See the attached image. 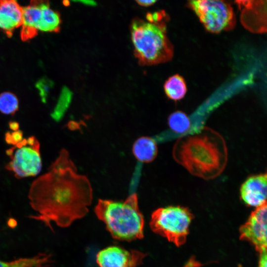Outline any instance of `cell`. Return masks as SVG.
I'll return each instance as SVG.
<instances>
[{
	"instance_id": "10",
	"label": "cell",
	"mask_w": 267,
	"mask_h": 267,
	"mask_svg": "<svg viewBox=\"0 0 267 267\" xmlns=\"http://www.w3.org/2000/svg\"><path fill=\"white\" fill-rule=\"evenodd\" d=\"M266 1H237L241 10V21L243 26L251 32L258 33L267 31Z\"/></svg>"
},
{
	"instance_id": "15",
	"label": "cell",
	"mask_w": 267,
	"mask_h": 267,
	"mask_svg": "<svg viewBox=\"0 0 267 267\" xmlns=\"http://www.w3.org/2000/svg\"><path fill=\"white\" fill-rule=\"evenodd\" d=\"M42 14L37 26L38 31L58 32L61 20L59 13L49 7L47 1H41Z\"/></svg>"
},
{
	"instance_id": "22",
	"label": "cell",
	"mask_w": 267,
	"mask_h": 267,
	"mask_svg": "<svg viewBox=\"0 0 267 267\" xmlns=\"http://www.w3.org/2000/svg\"><path fill=\"white\" fill-rule=\"evenodd\" d=\"M4 138L7 144L14 146L23 140V132L19 130L12 132H7Z\"/></svg>"
},
{
	"instance_id": "16",
	"label": "cell",
	"mask_w": 267,
	"mask_h": 267,
	"mask_svg": "<svg viewBox=\"0 0 267 267\" xmlns=\"http://www.w3.org/2000/svg\"><path fill=\"white\" fill-rule=\"evenodd\" d=\"M52 263L50 254L42 253L32 258H19L10 262L0 260V267H49Z\"/></svg>"
},
{
	"instance_id": "18",
	"label": "cell",
	"mask_w": 267,
	"mask_h": 267,
	"mask_svg": "<svg viewBox=\"0 0 267 267\" xmlns=\"http://www.w3.org/2000/svg\"><path fill=\"white\" fill-rule=\"evenodd\" d=\"M72 96V92L67 87H64L57 103L51 114V117L54 121L58 122L62 118L71 103Z\"/></svg>"
},
{
	"instance_id": "7",
	"label": "cell",
	"mask_w": 267,
	"mask_h": 267,
	"mask_svg": "<svg viewBox=\"0 0 267 267\" xmlns=\"http://www.w3.org/2000/svg\"><path fill=\"white\" fill-rule=\"evenodd\" d=\"M206 29L218 33L232 29L236 22L233 8L226 1L191 0L188 3Z\"/></svg>"
},
{
	"instance_id": "19",
	"label": "cell",
	"mask_w": 267,
	"mask_h": 267,
	"mask_svg": "<svg viewBox=\"0 0 267 267\" xmlns=\"http://www.w3.org/2000/svg\"><path fill=\"white\" fill-rule=\"evenodd\" d=\"M170 128L177 133H183L189 129L190 122L187 115L181 111L172 113L168 117Z\"/></svg>"
},
{
	"instance_id": "5",
	"label": "cell",
	"mask_w": 267,
	"mask_h": 267,
	"mask_svg": "<svg viewBox=\"0 0 267 267\" xmlns=\"http://www.w3.org/2000/svg\"><path fill=\"white\" fill-rule=\"evenodd\" d=\"M192 218V214L187 208L170 206L154 211L150 226L154 232L179 246L186 241Z\"/></svg>"
},
{
	"instance_id": "1",
	"label": "cell",
	"mask_w": 267,
	"mask_h": 267,
	"mask_svg": "<svg viewBox=\"0 0 267 267\" xmlns=\"http://www.w3.org/2000/svg\"><path fill=\"white\" fill-rule=\"evenodd\" d=\"M28 198L38 213L30 218L52 230V222L66 227L87 214L92 188L88 178L78 173L68 151L62 149L48 172L33 182Z\"/></svg>"
},
{
	"instance_id": "11",
	"label": "cell",
	"mask_w": 267,
	"mask_h": 267,
	"mask_svg": "<svg viewBox=\"0 0 267 267\" xmlns=\"http://www.w3.org/2000/svg\"><path fill=\"white\" fill-rule=\"evenodd\" d=\"M267 174L252 175L241 184L240 197L247 206L257 208L267 203Z\"/></svg>"
},
{
	"instance_id": "17",
	"label": "cell",
	"mask_w": 267,
	"mask_h": 267,
	"mask_svg": "<svg viewBox=\"0 0 267 267\" xmlns=\"http://www.w3.org/2000/svg\"><path fill=\"white\" fill-rule=\"evenodd\" d=\"M164 89L168 97L175 101L182 99L187 91L184 79L178 74L170 77L165 82Z\"/></svg>"
},
{
	"instance_id": "6",
	"label": "cell",
	"mask_w": 267,
	"mask_h": 267,
	"mask_svg": "<svg viewBox=\"0 0 267 267\" xmlns=\"http://www.w3.org/2000/svg\"><path fill=\"white\" fill-rule=\"evenodd\" d=\"M40 144L38 139L31 136L6 150L10 161L6 170L12 172L17 178L33 177L39 174L42 167Z\"/></svg>"
},
{
	"instance_id": "20",
	"label": "cell",
	"mask_w": 267,
	"mask_h": 267,
	"mask_svg": "<svg viewBox=\"0 0 267 267\" xmlns=\"http://www.w3.org/2000/svg\"><path fill=\"white\" fill-rule=\"evenodd\" d=\"M19 101L16 96L10 92L0 94V112L6 115H13L18 110Z\"/></svg>"
},
{
	"instance_id": "25",
	"label": "cell",
	"mask_w": 267,
	"mask_h": 267,
	"mask_svg": "<svg viewBox=\"0 0 267 267\" xmlns=\"http://www.w3.org/2000/svg\"><path fill=\"white\" fill-rule=\"evenodd\" d=\"M8 126L10 130L13 131H16L19 130V124L15 121H10L8 123Z\"/></svg>"
},
{
	"instance_id": "26",
	"label": "cell",
	"mask_w": 267,
	"mask_h": 267,
	"mask_svg": "<svg viewBox=\"0 0 267 267\" xmlns=\"http://www.w3.org/2000/svg\"><path fill=\"white\" fill-rule=\"evenodd\" d=\"M78 1L88 6H95L96 5V2L95 1L91 0H79Z\"/></svg>"
},
{
	"instance_id": "9",
	"label": "cell",
	"mask_w": 267,
	"mask_h": 267,
	"mask_svg": "<svg viewBox=\"0 0 267 267\" xmlns=\"http://www.w3.org/2000/svg\"><path fill=\"white\" fill-rule=\"evenodd\" d=\"M146 254L136 250H127L111 246L100 250L96 255L99 267H137Z\"/></svg>"
},
{
	"instance_id": "8",
	"label": "cell",
	"mask_w": 267,
	"mask_h": 267,
	"mask_svg": "<svg viewBox=\"0 0 267 267\" xmlns=\"http://www.w3.org/2000/svg\"><path fill=\"white\" fill-rule=\"evenodd\" d=\"M267 203L256 208L240 228L241 239L251 242L259 252L267 250Z\"/></svg>"
},
{
	"instance_id": "23",
	"label": "cell",
	"mask_w": 267,
	"mask_h": 267,
	"mask_svg": "<svg viewBox=\"0 0 267 267\" xmlns=\"http://www.w3.org/2000/svg\"><path fill=\"white\" fill-rule=\"evenodd\" d=\"M260 253L259 267H267V250L262 251Z\"/></svg>"
},
{
	"instance_id": "21",
	"label": "cell",
	"mask_w": 267,
	"mask_h": 267,
	"mask_svg": "<svg viewBox=\"0 0 267 267\" xmlns=\"http://www.w3.org/2000/svg\"><path fill=\"white\" fill-rule=\"evenodd\" d=\"M53 86V82L45 77L40 79L36 84V87L39 91L41 100L43 103L46 102L49 91Z\"/></svg>"
},
{
	"instance_id": "14",
	"label": "cell",
	"mask_w": 267,
	"mask_h": 267,
	"mask_svg": "<svg viewBox=\"0 0 267 267\" xmlns=\"http://www.w3.org/2000/svg\"><path fill=\"white\" fill-rule=\"evenodd\" d=\"M133 153L135 158L142 163L152 162L158 152L156 141L148 136L138 138L134 143Z\"/></svg>"
},
{
	"instance_id": "13",
	"label": "cell",
	"mask_w": 267,
	"mask_h": 267,
	"mask_svg": "<svg viewBox=\"0 0 267 267\" xmlns=\"http://www.w3.org/2000/svg\"><path fill=\"white\" fill-rule=\"evenodd\" d=\"M41 1H31L29 5L23 8L20 35L23 41L31 39L38 34L37 26L42 14Z\"/></svg>"
},
{
	"instance_id": "24",
	"label": "cell",
	"mask_w": 267,
	"mask_h": 267,
	"mask_svg": "<svg viewBox=\"0 0 267 267\" xmlns=\"http://www.w3.org/2000/svg\"><path fill=\"white\" fill-rule=\"evenodd\" d=\"M136 2L139 5L142 6H150L152 4H153L155 2H156V0H136Z\"/></svg>"
},
{
	"instance_id": "3",
	"label": "cell",
	"mask_w": 267,
	"mask_h": 267,
	"mask_svg": "<svg viewBox=\"0 0 267 267\" xmlns=\"http://www.w3.org/2000/svg\"><path fill=\"white\" fill-rule=\"evenodd\" d=\"M94 212L114 238L132 241L143 237L144 221L136 194L121 201L99 199Z\"/></svg>"
},
{
	"instance_id": "4",
	"label": "cell",
	"mask_w": 267,
	"mask_h": 267,
	"mask_svg": "<svg viewBox=\"0 0 267 267\" xmlns=\"http://www.w3.org/2000/svg\"><path fill=\"white\" fill-rule=\"evenodd\" d=\"M130 29L134 54L141 65H155L172 59L174 47L164 22L152 23L136 18Z\"/></svg>"
},
{
	"instance_id": "2",
	"label": "cell",
	"mask_w": 267,
	"mask_h": 267,
	"mask_svg": "<svg viewBox=\"0 0 267 267\" xmlns=\"http://www.w3.org/2000/svg\"><path fill=\"white\" fill-rule=\"evenodd\" d=\"M173 156L178 163L192 175L210 179L219 176L224 169L227 149L221 134L204 127L196 134L177 140Z\"/></svg>"
},
{
	"instance_id": "12",
	"label": "cell",
	"mask_w": 267,
	"mask_h": 267,
	"mask_svg": "<svg viewBox=\"0 0 267 267\" xmlns=\"http://www.w3.org/2000/svg\"><path fill=\"white\" fill-rule=\"evenodd\" d=\"M23 8L14 0H0V29L7 36L22 25Z\"/></svg>"
}]
</instances>
